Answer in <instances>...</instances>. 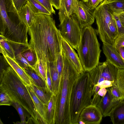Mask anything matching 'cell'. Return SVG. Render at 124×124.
<instances>
[{"label": "cell", "mask_w": 124, "mask_h": 124, "mask_svg": "<svg viewBox=\"0 0 124 124\" xmlns=\"http://www.w3.org/2000/svg\"><path fill=\"white\" fill-rule=\"evenodd\" d=\"M28 32L30 37L29 44L37 60H41L45 66L48 62L56 64L62 49V38L51 15L36 14Z\"/></svg>", "instance_id": "obj_1"}, {"label": "cell", "mask_w": 124, "mask_h": 124, "mask_svg": "<svg viewBox=\"0 0 124 124\" xmlns=\"http://www.w3.org/2000/svg\"><path fill=\"white\" fill-rule=\"evenodd\" d=\"M64 64L57 92L54 95V124H71L70 105L80 73L63 52Z\"/></svg>", "instance_id": "obj_2"}, {"label": "cell", "mask_w": 124, "mask_h": 124, "mask_svg": "<svg viewBox=\"0 0 124 124\" xmlns=\"http://www.w3.org/2000/svg\"><path fill=\"white\" fill-rule=\"evenodd\" d=\"M0 79V91L6 92L12 101L20 104L34 123L46 124L37 112L25 85L11 66L1 69Z\"/></svg>", "instance_id": "obj_3"}, {"label": "cell", "mask_w": 124, "mask_h": 124, "mask_svg": "<svg viewBox=\"0 0 124 124\" xmlns=\"http://www.w3.org/2000/svg\"><path fill=\"white\" fill-rule=\"evenodd\" d=\"M96 30L91 25L81 29L80 39L77 50L84 71L89 72L99 63L101 50Z\"/></svg>", "instance_id": "obj_4"}, {"label": "cell", "mask_w": 124, "mask_h": 124, "mask_svg": "<svg viewBox=\"0 0 124 124\" xmlns=\"http://www.w3.org/2000/svg\"><path fill=\"white\" fill-rule=\"evenodd\" d=\"M93 82L89 72L80 74L71 96L70 105L71 124H78L80 114L92 105Z\"/></svg>", "instance_id": "obj_5"}, {"label": "cell", "mask_w": 124, "mask_h": 124, "mask_svg": "<svg viewBox=\"0 0 124 124\" xmlns=\"http://www.w3.org/2000/svg\"><path fill=\"white\" fill-rule=\"evenodd\" d=\"M6 4L9 21L6 25L0 26V35L9 41L28 44V27L20 18L13 1L8 0Z\"/></svg>", "instance_id": "obj_6"}, {"label": "cell", "mask_w": 124, "mask_h": 124, "mask_svg": "<svg viewBox=\"0 0 124 124\" xmlns=\"http://www.w3.org/2000/svg\"><path fill=\"white\" fill-rule=\"evenodd\" d=\"M59 26L62 38L72 47L77 50L80 39L81 29L76 14L64 19L60 23Z\"/></svg>", "instance_id": "obj_7"}, {"label": "cell", "mask_w": 124, "mask_h": 124, "mask_svg": "<svg viewBox=\"0 0 124 124\" xmlns=\"http://www.w3.org/2000/svg\"><path fill=\"white\" fill-rule=\"evenodd\" d=\"M94 16L97 34L103 43L108 44L107 34L109 24L114 19L113 13L106 4L101 2L95 9Z\"/></svg>", "instance_id": "obj_8"}, {"label": "cell", "mask_w": 124, "mask_h": 124, "mask_svg": "<svg viewBox=\"0 0 124 124\" xmlns=\"http://www.w3.org/2000/svg\"><path fill=\"white\" fill-rule=\"evenodd\" d=\"M95 9L89 8L83 1H78V7L76 14L79 25L82 29L91 25L95 20Z\"/></svg>", "instance_id": "obj_9"}, {"label": "cell", "mask_w": 124, "mask_h": 124, "mask_svg": "<svg viewBox=\"0 0 124 124\" xmlns=\"http://www.w3.org/2000/svg\"><path fill=\"white\" fill-rule=\"evenodd\" d=\"M103 117L99 108L96 105H91L82 110L79 115L78 121H82L85 124H99Z\"/></svg>", "instance_id": "obj_10"}, {"label": "cell", "mask_w": 124, "mask_h": 124, "mask_svg": "<svg viewBox=\"0 0 124 124\" xmlns=\"http://www.w3.org/2000/svg\"><path fill=\"white\" fill-rule=\"evenodd\" d=\"M6 61L18 75L25 86H31L35 84L30 76L26 72L24 69L21 67L16 60L9 56L3 51H0Z\"/></svg>", "instance_id": "obj_11"}, {"label": "cell", "mask_w": 124, "mask_h": 124, "mask_svg": "<svg viewBox=\"0 0 124 124\" xmlns=\"http://www.w3.org/2000/svg\"><path fill=\"white\" fill-rule=\"evenodd\" d=\"M102 49L106 60L118 68L124 69V60L113 45L103 43Z\"/></svg>", "instance_id": "obj_12"}, {"label": "cell", "mask_w": 124, "mask_h": 124, "mask_svg": "<svg viewBox=\"0 0 124 124\" xmlns=\"http://www.w3.org/2000/svg\"><path fill=\"white\" fill-rule=\"evenodd\" d=\"M78 0H61L58 15L60 23L66 18L75 14L78 5Z\"/></svg>", "instance_id": "obj_13"}, {"label": "cell", "mask_w": 124, "mask_h": 124, "mask_svg": "<svg viewBox=\"0 0 124 124\" xmlns=\"http://www.w3.org/2000/svg\"><path fill=\"white\" fill-rule=\"evenodd\" d=\"M105 95L101 97L97 105L100 110L103 117L109 116L115 106L120 101H116L114 99L108 88Z\"/></svg>", "instance_id": "obj_14"}, {"label": "cell", "mask_w": 124, "mask_h": 124, "mask_svg": "<svg viewBox=\"0 0 124 124\" xmlns=\"http://www.w3.org/2000/svg\"><path fill=\"white\" fill-rule=\"evenodd\" d=\"M62 48L65 56L73 64L78 71L80 74L83 73L84 71L79 56L73 48L63 38Z\"/></svg>", "instance_id": "obj_15"}, {"label": "cell", "mask_w": 124, "mask_h": 124, "mask_svg": "<svg viewBox=\"0 0 124 124\" xmlns=\"http://www.w3.org/2000/svg\"><path fill=\"white\" fill-rule=\"evenodd\" d=\"M18 12L22 21L28 28L31 27L35 19L36 14L30 7L26 3Z\"/></svg>", "instance_id": "obj_16"}, {"label": "cell", "mask_w": 124, "mask_h": 124, "mask_svg": "<svg viewBox=\"0 0 124 124\" xmlns=\"http://www.w3.org/2000/svg\"><path fill=\"white\" fill-rule=\"evenodd\" d=\"M109 116L113 124H124V100L117 104Z\"/></svg>", "instance_id": "obj_17"}, {"label": "cell", "mask_w": 124, "mask_h": 124, "mask_svg": "<svg viewBox=\"0 0 124 124\" xmlns=\"http://www.w3.org/2000/svg\"><path fill=\"white\" fill-rule=\"evenodd\" d=\"M104 66L101 75L104 80L113 81L115 85L118 68L107 60L105 62Z\"/></svg>", "instance_id": "obj_18"}, {"label": "cell", "mask_w": 124, "mask_h": 124, "mask_svg": "<svg viewBox=\"0 0 124 124\" xmlns=\"http://www.w3.org/2000/svg\"><path fill=\"white\" fill-rule=\"evenodd\" d=\"M26 86L32 98L37 112L46 123L45 120L46 105L43 104L39 99L31 86Z\"/></svg>", "instance_id": "obj_19"}, {"label": "cell", "mask_w": 124, "mask_h": 124, "mask_svg": "<svg viewBox=\"0 0 124 124\" xmlns=\"http://www.w3.org/2000/svg\"><path fill=\"white\" fill-rule=\"evenodd\" d=\"M34 93L40 101L47 105L52 95L46 88L42 87L34 84L31 86Z\"/></svg>", "instance_id": "obj_20"}, {"label": "cell", "mask_w": 124, "mask_h": 124, "mask_svg": "<svg viewBox=\"0 0 124 124\" xmlns=\"http://www.w3.org/2000/svg\"><path fill=\"white\" fill-rule=\"evenodd\" d=\"M51 78L53 95H55L57 92L59 83V78L56 64L53 63H49Z\"/></svg>", "instance_id": "obj_21"}, {"label": "cell", "mask_w": 124, "mask_h": 124, "mask_svg": "<svg viewBox=\"0 0 124 124\" xmlns=\"http://www.w3.org/2000/svg\"><path fill=\"white\" fill-rule=\"evenodd\" d=\"M46 105L45 120L47 124H54V95H52Z\"/></svg>", "instance_id": "obj_22"}, {"label": "cell", "mask_w": 124, "mask_h": 124, "mask_svg": "<svg viewBox=\"0 0 124 124\" xmlns=\"http://www.w3.org/2000/svg\"><path fill=\"white\" fill-rule=\"evenodd\" d=\"M26 3L36 14H52L37 0H27Z\"/></svg>", "instance_id": "obj_23"}, {"label": "cell", "mask_w": 124, "mask_h": 124, "mask_svg": "<svg viewBox=\"0 0 124 124\" xmlns=\"http://www.w3.org/2000/svg\"><path fill=\"white\" fill-rule=\"evenodd\" d=\"M0 51H3L9 56L16 60L15 52L8 40L0 35Z\"/></svg>", "instance_id": "obj_24"}, {"label": "cell", "mask_w": 124, "mask_h": 124, "mask_svg": "<svg viewBox=\"0 0 124 124\" xmlns=\"http://www.w3.org/2000/svg\"><path fill=\"white\" fill-rule=\"evenodd\" d=\"M103 3L106 4L115 14L124 13V0H117Z\"/></svg>", "instance_id": "obj_25"}, {"label": "cell", "mask_w": 124, "mask_h": 124, "mask_svg": "<svg viewBox=\"0 0 124 124\" xmlns=\"http://www.w3.org/2000/svg\"><path fill=\"white\" fill-rule=\"evenodd\" d=\"M118 36L116 22L114 19L109 26L107 34L108 44L113 45L116 39Z\"/></svg>", "instance_id": "obj_26"}, {"label": "cell", "mask_w": 124, "mask_h": 124, "mask_svg": "<svg viewBox=\"0 0 124 124\" xmlns=\"http://www.w3.org/2000/svg\"><path fill=\"white\" fill-rule=\"evenodd\" d=\"M46 65L45 66L41 60H38L35 65L31 68L46 82Z\"/></svg>", "instance_id": "obj_27"}, {"label": "cell", "mask_w": 124, "mask_h": 124, "mask_svg": "<svg viewBox=\"0 0 124 124\" xmlns=\"http://www.w3.org/2000/svg\"><path fill=\"white\" fill-rule=\"evenodd\" d=\"M24 69L33 79L36 85L41 87H46V82L38 75L31 68L27 67Z\"/></svg>", "instance_id": "obj_28"}, {"label": "cell", "mask_w": 124, "mask_h": 124, "mask_svg": "<svg viewBox=\"0 0 124 124\" xmlns=\"http://www.w3.org/2000/svg\"><path fill=\"white\" fill-rule=\"evenodd\" d=\"M15 52V56L23 53L31 48L29 44L19 43L8 40Z\"/></svg>", "instance_id": "obj_29"}, {"label": "cell", "mask_w": 124, "mask_h": 124, "mask_svg": "<svg viewBox=\"0 0 124 124\" xmlns=\"http://www.w3.org/2000/svg\"><path fill=\"white\" fill-rule=\"evenodd\" d=\"M22 55L31 66V68L35 65L37 61V57L35 52L31 48L23 53Z\"/></svg>", "instance_id": "obj_30"}, {"label": "cell", "mask_w": 124, "mask_h": 124, "mask_svg": "<svg viewBox=\"0 0 124 124\" xmlns=\"http://www.w3.org/2000/svg\"><path fill=\"white\" fill-rule=\"evenodd\" d=\"M115 85L124 95V69H118Z\"/></svg>", "instance_id": "obj_31"}, {"label": "cell", "mask_w": 124, "mask_h": 124, "mask_svg": "<svg viewBox=\"0 0 124 124\" xmlns=\"http://www.w3.org/2000/svg\"><path fill=\"white\" fill-rule=\"evenodd\" d=\"M12 105L16 109L21 119V122H17V124H27L26 121V116L23 108L22 106L17 102L13 101Z\"/></svg>", "instance_id": "obj_32"}, {"label": "cell", "mask_w": 124, "mask_h": 124, "mask_svg": "<svg viewBox=\"0 0 124 124\" xmlns=\"http://www.w3.org/2000/svg\"><path fill=\"white\" fill-rule=\"evenodd\" d=\"M108 88L116 101H120L124 100V95L116 86L113 85Z\"/></svg>", "instance_id": "obj_33"}, {"label": "cell", "mask_w": 124, "mask_h": 124, "mask_svg": "<svg viewBox=\"0 0 124 124\" xmlns=\"http://www.w3.org/2000/svg\"><path fill=\"white\" fill-rule=\"evenodd\" d=\"M64 64V58L62 49L59 54L56 61V66L59 78V81L61 77Z\"/></svg>", "instance_id": "obj_34"}, {"label": "cell", "mask_w": 124, "mask_h": 124, "mask_svg": "<svg viewBox=\"0 0 124 124\" xmlns=\"http://www.w3.org/2000/svg\"><path fill=\"white\" fill-rule=\"evenodd\" d=\"M0 92V105H12V101L8 95L4 91Z\"/></svg>", "instance_id": "obj_35"}, {"label": "cell", "mask_w": 124, "mask_h": 124, "mask_svg": "<svg viewBox=\"0 0 124 124\" xmlns=\"http://www.w3.org/2000/svg\"><path fill=\"white\" fill-rule=\"evenodd\" d=\"M46 88L52 94V82L48 62L46 64Z\"/></svg>", "instance_id": "obj_36"}, {"label": "cell", "mask_w": 124, "mask_h": 124, "mask_svg": "<svg viewBox=\"0 0 124 124\" xmlns=\"http://www.w3.org/2000/svg\"><path fill=\"white\" fill-rule=\"evenodd\" d=\"M15 56L16 61L21 67L23 68L27 67L31 68V66L21 54H17Z\"/></svg>", "instance_id": "obj_37"}, {"label": "cell", "mask_w": 124, "mask_h": 124, "mask_svg": "<svg viewBox=\"0 0 124 124\" xmlns=\"http://www.w3.org/2000/svg\"><path fill=\"white\" fill-rule=\"evenodd\" d=\"M52 14H55L51 0H37Z\"/></svg>", "instance_id": "obj_38"}, {"label": "cell", "mask_w": 124, "mask_h": 124, "mask_svg": "<svg viewBox=\"0 0 124 124\" xmlns=\"http://www.w3.org/2000/svg\"><path fill=\"white\" fill-rule=\"evenodd\" d=\"M113 45L117 49L121 47H124V33L118 36Z\"/></svg>", "instance_id": "obj_39"}, {"label": "cell", "mask_w": 124, "mask_h": 124, "mask_svg": "<svg viewBox=\"0 0 124 124\" xmlns=\"http://www.w3.org/2000/svg\"><path fill=\"white\" fill-rule=\"evenodd\" d=\"M114 18L117 29L118 35L124 33V26L122 23L119 18L117 15L114 14Z\"/></svg>", "instance_id": "obj_40"}, {"label": "cell", "mask_w": 124, "mask_h": 124, "mask_svg": "<svg viewBox=\"0 0 124 124\" xmlns=\"http://www.w3.org/2000/svg\"><path fill=\"white\" fill-rule=\"evenodd\" d=\"M114 85V82L113 81L107 80L102 81L96 85L100 88H107L110 87Z\"/></svg>", "instance_id": "obj_41"}, {"label": "cell", "mask_w": 124, "mask_h": 124, "mask_svg": "<svg viewBox=\"0 0 124 124\" xmlns=\"http://www.w3.org/2000/svg\"><path fill=\"white\" fill-rule=\"evenodd\" d=\"M85 3L89 8L93 9H95L100 3L99 0H88Z\"/></svg>", "instance_id": "obj_42"}, {"label": "cell", "mask_w": 124, "mask_h": 124, "mask_svg": "<svg viewBox=\"0 0 124 124\" xmlns=\"http://www.w3.org/2000/svg\"><path fill=\"white\" fill-rule=\"evenodd\" d=\"M14 5L18 11H19L21 8L25 4L27 0H13Z\"/></svg>", "instance_id": "obj_43"}, {"label": "cell", "mask_w": 124, "mask_h": 124, "mask_svg": "<svg viewBox=\"0 0 124 124\" xmlns=\"http://www.w3.org/2000/svg\"><path fill=\"white\" fill-rule=\"evenodd\" d=\"M53 5L56 9H59L60 6L61 0H51Z\"/></svg>", "instance_id": "obj_44"}, {"label": "cell", "mask_w": 124, "mask_h": 124, "mask_svg": "<svg viewBox=\"0 0 124 124\" xmlns=\"http://www.w3.org/2000/svg\"><path fill=\"white\" fill-rule=\"evenodd\" d=\"M108 91L107 88H100L98 92V94L101 97H103L105 96Z\"/></svg>", "instance_id": "obj_45"}, {"label": "cell", "mask_w": 124, "mask_h": 124, "mask_svg": "<svg viewBox=\"0 0 124 124\" xmlns=\"http://www.w3.org/2000/svg\"><path fill=\"white\" fill-rule=\"evenodd\" d=\"M117 50L124 60V47H121Z\"/></svg>", "instance_id": "obj_46"}, {"label": "cell", "mask_w": 124, "mask_h": 124, "mask_svg": "<svg viewBox=\"0 0 124 124\" xmlns=\"http://www.w3.org/2000/svg\"><path fill=\"white\" fill-rule=\"evenodd\" d=\"M116 15L119 18L122 23L124 26V13Z\"/></svg>", "instance_id": "obj_47"}, {"label": "cell", "mask_w": 124, "mask_h": 124, "mask_svg": "<svg viewBox=\"0 0 124 124\" xmlns=\"http://www.w3.org/2000/svg\"><path fill=\"white\" fill-rule=\"evenodd\" d=\"M117 0H104L101 2L103 3H106L108 2H111Z\"/></svg>", "instance_id": "obj_48"}, {"label": "cell", "mask_w": 124, "mask_h": 124, "mask_svg": "<svg viewBox=\"0 0 124 124\" xmlns=\"http://www.w3.org/2000/svg\"><path fill=\"white\" fill-rule=\"evenodd\" d=\"M78 124H85L82 121H79Z\"/></svg>", "instance_id": "obj_49"}, {"label": "cell", "mask_w": 124, "mask_h": 124, "mask_svg": "<svg viewBox=\"0 0 124 124\" xmlns=\"http://www.w3.org/2000/svg\"><path fill=\"white\" fill-rule=\"evenodd\" d=\"M83 1L84 2H87L88 0H80Z\"/></svg>", "instance_id": "obj_50"}, {"label": "cell", "mask_w": 124, "mask_h": 124, "mask_svg": "<svg viewBox=\"0 0 124 124\" xmlns=\"http://www.w3.org/2000/svg\"><path fill=\"white\" fill-rule=\"evenodd\" d=\"M99 0V1L101 3V2L103 1L104 0Z\"/></svg>", "instance_id": "obj_51"}]
</instances>
